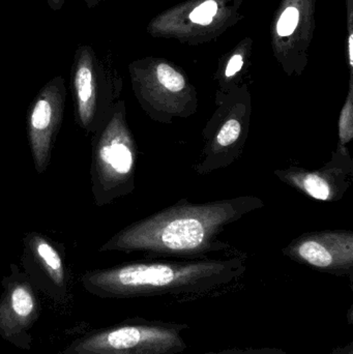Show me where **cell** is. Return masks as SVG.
<instances>
[{
  "mask_svg": "<svg viewBox=\"0 0 353 354\" xmlns=\"http://www.w3.org/2000/svg\"><path fill=\"white\" fill-rule=\"evenodd\" d=\"M263 205V200L254 196L207 203L182 200L126 226L104 243L99 251L204 259L207 254L230 248L218 239L229 225Z\"/></svg>",
  "mask_w": 353,
  "mask_h": 354,
  "instance_id": "obj_1",
  "label": "cell"
},
{
  "mask_svg": "<svg viewBox=\"0 0 353 354\" xmlns=\"http://www.w3.org/2000/svg\"><path fill=\"white\" fill-rule=\"evenodd\" d=\"M247 270L246 259H188L120 264L89 270L83 288L101 299L171 297L195 299L220 293L236 284Z\"/></svg>",
  "mask_w": 353,
  "mask_h": 354,
  "instance_id": "obj_2",
  "label": "cell"
},
{
  "mask_svg": "<svg viewBox=\"0 0 353 354\" xmlns=\"http://www.w3.org/2000/svg\"><path fill=\"white\" fill-rule=\"evenodd\" d=\"M137 156L126 104L118 101L107 122L93 137L90 179L95 205H107L134 191Z\"/></svg>",
  "mask_w": 353,
  "mask_h": 354,
  "instance_id": "obj_3",
  "label": "cell"
},
{
  "mask_svg": "<svg viewBox=\"0 0 353 354\" xmlns=\"http://www.w3.org/2000/svg\"><path fill=\"white\" fill-rule=\"evenodd\" d=\"M187 324L135 317L74 339L59 354H178L188 345Z\"/></svg>",
  "mask_w": 353,
  "mask_h": 354,
  "instance_id": "obj_4",
  "label": "cell"
},
{
  "mask_svg": "<svg viewBox=\"0 0 353 354\" xmlns=\"http://www.w3.org/2000/svg\"><path fill=\"white\" fill-rule=\"evenodd\" d=\"M75 122L93 137L107 122L120 99L122 83L95 48L80 45L75 52L70 75Z\"/></svg>",
  "mask_w": 353,
  "mask_h": 354,
  "instance_id": "obj_5",
  "label": "cell"
},
{
  "mask_svg": "<svg viewBox=\"0 0 353 354\" xmlns=\"http://www.w3.org/2000/svg\"><path fill=\"white\" fill-rule=\"evenodd\" d=\"M10 272L1 281L3 292L0 297V337L22 351H30V334L41 307L37 290L28 277L16 264H10Z\"/></svg>",
  "mask_w": 353,
  "mask_h": 354,
  "instance_id": "obj_6",
  "label": "cell"
},
{
  "mask_svg": "<svg viewBox=\"0 0 353 354\" xmlns=\"http://www.w3.org/2000/svg\"><path fill=\"white\" fill-rule=\"evenodd\" d=\"M66 101V80L62 76L48 81L31 103L27 115V138L35 171L45 174L64 120Z\"/></svg>",
  "mask_w": 353,
  "mask_h": 354,
  "instance_id": "obj_7",
  "label": "cell"
},
{
  "mask_svg": "<svg viewBox=\"0 0 353 354\" xmlns=\"http://www.w3.org/2000/svg\"><path fill=\"white\" fill-rule=\"evenodd\" d=\"M64 248L45 235L28 232L23 239L22 266L37 291L54 304L66 306L70 299V276Z\"/></svg>",
  "mask_w": 353,
  "mask_h": 354,
  "instance_id": "obj_8",
  "label": "cell"
},
{
  "mask_svg": "<svg viewBox=\"0 0 353 354\" xmlns=\"http://www.w3.org/2000/svg\"><path fill=\"white\" fill-rule=\"evenodd\" d=\"M251 110L246 104L218 108L204 131L203 158L196 166L198 174L226 167L238 158L248 137Z\"/></svg>",
  "mask_w": 353,
  "mask_h": 354,
  "instance_id": "obj_9",
  "label": "cell"
},
{
  "mask_svg": "<svg viewBox=\"0 0 353 354\" xmlns=\"http://www.w3.org/2000/svg\"><path fill=\"white\" fill-rule=\"evenodd\" d=\"M283 254L294 261L336 277H353V233L348 230L305 233Z\"/></svg>",
  "mask_w": 353,
  "mask_h": 354,
  "instance_id": "obj_10",
  "label": "cell"
},
{
  "mask_svg": "<svg viewBox=\"0 0 353 354\" xmlns=\"http://www.w3.org/2000/svg\"><path fill=\"white\" fill-rule=\"evenodd\" d=\"M280 180L319 201L334 202L342 199L353 181V161L346 147H338L331 161L321 169L300 168L277 170Z\"/></svg>",
  "mask_w": 353,
  "mask_h": 354,
  "instance_id": "obj_11",
  "label": "cell"
},
{
  "mask_svg": "<svg viewBox=\"0 0 353 354\" xmlns=\"http://www.w3.org/2000/svg\"><path fill=\"white\" fill-rule=\"evenodd\" d=\"M339 147H346L353 138V97L350 91L339 116Z\"/></svg>",
  "mask_w": 353,
  "mask_h": 354,
  "instance_id": "obj_12",
  "label": "cell"
},
{
  "mask_svg": "<svg viewBox=\"0 0 353 354\" xmlns=\"http://www.w3.org/2000/svg\"><path fill=\"white\" fill-rule=\"evenodd\" d=\"M218 4L213 0H209L204 3L195 8L190 15L192 22L197 24L207 25L213 21V17L217 14Z\"/></svg>",
  "mask_w": 353,
  "mask_h": 354,
  "instance_id": "obj_13",
  "label": "cell"
},
{
  "mask_svg": "<svg viewBox=\"0 0 353 354\" xmlns=\"http://www.w3.org/2000/svg\"><path fill=\"white\" fill-rule=\"evenodd\" d=\"M298 18H300V14L296 8H288L285 10L278 23L279 35L288 37L292 35L298 26Z\"/></svg>",
  "mask_w": 353,
  "mask_h": 354,
  "instance_id": "obj_14",
  "label": "cell"
},
{
  "mask_svg": "<svg viewBox=\"0 0 353 354\" xmlns=\"http://www.w3.org/2000/svg\"><path fill=\"white\" fill-rule=\"evenodd\" d=\"M202 354H286V351L283 349L278 348V347H248V348H227L220 351H211V353Z\"/></svg>",
  "mask_w": 353,
  "mask_h": 354,
  "instance_id": "obj_15",
  "label": "cell"
},
{
  "mask_svg": "<svg viewBox=\"0 0 353 354\" xmlns=\"http://www.w3.org/2000/svg\"><path fill=\"white\" fill-rule=\"evenodd\" d=\"M242 64H244V62H242V57L240 55H234L231 59L228 62L227 68H226L225 75L226 77H232L236 74V73L240 72L242 70Z\"/></svg>",
  "mask_w": 353,
  "mask_h": 354,
  "instance_id": "obj_16",
  "label": "cell"
},
{
  "mask_svg": "<svg viewBox=\"0 0 353 354\" xmlns=\"http://www.w3.org/2000/svg\"><path fill=\"white\" fill-rule=\"evenodd\" d=\"M329 354H353V342L335 347Z\"/></svg>",
  "mask_w": 353,
  "mask_h": 354,
  "instance_id": "obj_17",
  "label": "cell"
},
{
  "mask_svg": "<svg viewBox=\"0 0 353 354\" xmlns=\"http://www.w3.org/2000/svg\"><path fill=\"white\" fill-rule=\"evenodd\" d=\"M46 1H47L49 8L54 12L61 10L64 3H66V0H46Z\"/></svg>",
  "mask_w": 353,
  "mask_h": 354,
  "instance_id": "obj_18",
  "label": "cell"
},
{
  "mask_svg": "<svg viewBox=\"0 0 353 354\" xmlns=\"http://www.w3.org/2000/svg\"><path fill=\"white\" fill-rule=\"evenodd\" d=\"M103 1V0H84L85 6H86L87 8H93L99 3V2Z\"/></svg>",
  "mask_w": 353,
  "mask_h": 354,
  "instance_id": "obj_19",
  "label": "cell"
},
{
  "mask_svg": "<svg viewBox=\"0 0 353 354\" xmlns=\"http://www.w3.org/2000/svg\"><path fill=\"white\" fill-rule=\"evenodd\" d=\"M352 43H353V37H352V35H350V64H352V66L353 64Z\"/></svg>",
  "mask_w": 353,
  "mask_h": 354,
  "instance_id": "obj_20",
  "label": "cell"
}]
</instances>
